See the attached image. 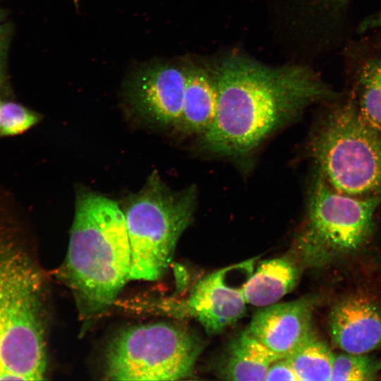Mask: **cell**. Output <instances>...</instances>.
Segmentation results:
<instances>
[{
    "label": "cell",
    "mask_w": 381,
    "mask_h": 381,
    "mask_svg": "<svg viewBox=\"0 0 381 381\" xmlns=\"http://www.w3.org/2000/svg\"><path fill=\"white\" fill-rule=\"evenodd\" d=\"M286 358L298 381L331 379L334 353L315 333Z\"/></svg>",
    "instance_id": "15"
},
{
    "label": "cell",
    "mask_w": 381,
    "mask_h": 381,
    "mask_svg": "<svg viewBox=\"0 0 381 381\" xmlns=\"http://www.w3.org/2000/svg\"><path fill=\"white\" fill-rule=\"evenodd\" d=\"M381 27V12L376 16L372 17L370 20H367L362 25L363 29L370 28L371 27Z\"/></svg>",
    "instance_id": "21"
},
{
    "label": "cell",
    "mask_w": 381,
    "mask_h": 381,
    "mask_svg": "<svg viewBox=\"0 0 381 381\" xmlns=\"http://www.w3.org/2000/svg\"><path fill=\"white\" fill-rule=\"evenodd\" d=\"M19 229L0 222V380H42L47 364L44 280Z\"/></svg>",
    "instance_id": "3"
},
{
    "label": "cell",
    "mask_w": 381,
    "mask_h": 381,
    "mask_svg": "<svg viewBox=\"0 0 381 381\" xmlns=\"http://www.w3.org/2000/svg\"><path fill=\"white\" fill-rule=\"evenodd\" d=\"M381 196L356 197L334 190L319 173L310 194L307 222L297 236L294 255L318 267L346 258L367 244Z\"/></svg>",
    "instance_id": "6"
},
{
    "label": "cell",
    "mask_w": 381,
    "mask_h": 381,
    "mask_svg": "<svg viewBox=\"0 0 381 381\" xmlns=\"http://www.w3.org/2000/svg\"><path fill=\"white\" fill-rule=\"evenodd\" d=\"M314 303L305 297L262 307L246 330L279 358H286L314 333Z\"/></svg>",
    "instance_id": "10"
},
{
    "label": "cell",
    "mask_w": 381,
    "mask_h": 381,
    "mask_svg": "<svg viewBox=\"0 0 381 381\" xmlns=\"http://www.w3.org/2000/svg\"><path fill=\"white\" fill-rule=\"evenodd\" d=\"M4 13L2 10L0 9V22L3 20Z\"/></svg>",
    "instance_id": "22"
},
{
    "label": "cell",
    "mask_w": 381,
    "mask_h": 381,
    "mask_svg": "<svg viewBox=\"0 0 381 381\" xmlns=\"http://www.w3.org/2000/svg\"><path fill=\"white\" fill-rule=\"evenodd\" d=\"M8 25H0V85L5 77L6 58L10 37Z\"/></svg>",
    "instance_id": "20"
},
{
    "label": "cell",
    "mask_w": 381,
    "mask_h": 381,
    "mask_svg": "<svg viewBox=\"0 0 381 381\" xmlns=\"http://www.w3.org/2000/svg\"><path fill=\"white\" fill-rule=\"evenodd\" d=\"M265 380L298 381L286 358L274 361L268 368Z\"/></svg>",
    "instance_id": "19"
},
{
    "label": "cell",
    "mask_w": 381,
    "mask_h": 381,
    "mask_svg": "<svg viewBox=\"0 0 381 381\" xmlns=\"http://www.w3.org/2000/svg\"><path fill=\"white\" fill-rule=\"evenodd\" d=\"M130 267L123 210L103 195L78 189L67 254L57 274L71 289L83 319L110 308L128 281Z\"/></svg>",
    "instance_id": "2"
},
{
    "label": "cell",
    "mask_w": 381,
    "mask_h": 381,
    "mask_svg": "<svg viewBox=\"0 0 381 381\" xmlns=\"http://www.w3.org/2000/svg\"><path fill=\"white\" fill-rule=\"evenodd\" d=\"M381 372V358L368 353H334L330 380L369 381Z\"/></svg>",
    "instance_id": "17"
},
{
    "label": "cell",
    "mask_w": 381,
    "mask_h": 381,
    "mask_svg": "<svg viewBox=\"0 0 381 381\" xmlns=\"http://www.w3.org/2000/svg\"><path fill=\"white\" fill-rule=\"evenodd\" d=\"M40 119L35 112L15 102L0 104V133L2 135H13L22 133Z\"/></svg>",
    "instance_id": "18"
},
{
    "label": "cell",
    "mask_w": 381,
    "mask_h": 381,
    "mask_svg": "<svg viewBox=\"0 0 381 381\" xmlns=\"http://www.w3.org/2000/svg\"><path fill=\"white\" fill-rule=\"evenodd\" d=\"M310 150L319 173L334 190L356 197L381 196V134L353 102L330 112Z\"/></svg>",
    "instance_id": "5"
},
{
    "label": "cell",
    "mask_w": 381,
    "mask_h": 381,
    "mask_svg": "<svg viewBox=\"0 0 381 381\" xmlns=\"http://www.w3.org/2000/svg\"><path fill=\"white\" fill-rule=\"evenodd\" d=\"M234 267L223 268L204 277L193 286L186 298L164 305L167 313L193 318L209 334L222 332L242 318L246 311L242 285L236 287L229 282Z\"/></svg>",
    "instance_id": "9"
},
{
    "label": "cell",
    "mask_w": 381,
    "mask_h": 381,
    "mask_svg": "<svg viewBox=\"0 0 381 381\" xmlns=\"http://www.w3.org/2000/svg\"><path fill=\"white\" fill-rule=\"evenodd\" d=\"M186 85L181 118L176 128L183 133H205L217 111L218 91L211 71L197 65L185 66Z\"/></svg>",
    "instance_id": "13"
},
{
    "label": "cell",
    "mask_w": 381,
    "mask_h": 381,
    "mask_svg": "<svg viewBox=\"0 0 381 381\" xmlns=\"http://www.w3.org/2000/svg\"><path fill=\"white\" fill-rule=\"evenodd\" d=\"M186 85L185 66L161 62L147 65L128 81L127 101L143 121L159 127H176L182 113Z\"/></svg>",
    "instance_id": "8"
},
{
    "label": "cell",
    "mask_w": 381,
    "mask_h": 381,
    "mask_svg": "<svg viewBox=\"0 0 381 381\" xmlns=\"http://www.w3.org/2000/svg\"><path fill=\"white\" fill-rule=\"evenodd\" d=\"M203 345L186 329L167 322L128 327L111 341L104 375L111 380H177L190 375Z\"/></svg>",
    "instance_id": "7"
},
{
    "label": "cell",
    "mask_w": 381,
    "mask_h": 381,
    "mask_svg": "<svg viewBox=\"0 0 381 381\" xmlns=\"http://www.w3.org/2000/svg\"><path fill=\"white\" fill-rule=\"evenodd\" d=\"M211 71L218 106L201 144L219 155L240 157L252 152L309 105L337 95L303 65L272 67L232 54Z\"/></svg>",
    "instance_id": "1"
},
{
    "label": "cell",
    "mask_w": 381,
    "mask_h": 381,
    "mask_svg": "<svg viewBox=\"0 0 381 381\" xmlns=\"http://www.w3.org/2000/svg\"><path fill=\"white\" fill-rule=\"evenodd\" d=\"M328 331L344 352L369 353L381 348V306L360 294L345 296L332 307Z\"/></svg>",
    "instance_id": "11"
},
{
    "label": "cell",
    "mask_w": 381,
    "mask_h": 381,
    "mask_svg": "<svg viewBox=\"0 0 381 381\" xmlns=\"http://www.w3.org/2000/svg\"><path fill=\"white\" fill-rule=\"evenodd\" d=\"M277 359L247 330L234 337L217 368V375L226 380H265L270 365Z\"/></svg>",
    "instance_id": "14"
},
{
    "label": "cell",
    "mask_w": 381,
    "mask_h": 381,
    "mask_svg": "<svg viewBox=\"0 0 381 381\" xmlns=\"http://www.w3.org/2000/svg\"><path fill=\"white\" fill-rule=\"evenodd\" d=\"M357 96L361 115L381 134V56L370 58L360 67Z\"/></svg>",
    "instance_id": "16"
},
{
    "label": "cell",
    "mask_w": 381,
    "mask_h": 381,
    "mask_svg": "<svg viewBox=\"0 0 381 381\" xmlns=\"http://www.w3.org/2000/svg\"><path fill=\"white\" fill-rule=\"evenodd\" d=\"M303 267L294 255L261 262L241 286L246 303L258 307L276 303L295 288Z\"/></svg>",
    "instance_id": "12"
},
{
    "label": "cell",
    "mask_w": 381,
    "mask_h": 381,
    "mask_svg": "<svg viewBox=\"0 0 381 381\" xmlns=\"http://www.w3.org/2000/svg\"><path fill=\"white\" fill-rule=\"evenodd\" d=\"M195 189L172 191L157 172L130 195L123 213L131 247L128 280L155 281L170 265L195 211Z\"/></svg>",
    "instance_id": "4"
}]
</instances>
